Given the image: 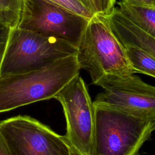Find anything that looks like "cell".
<instances>
[{
	"instance_id": "cell-1",
	"label": "cell",
	"mask_w": 155,
	"mask_h": 155,
	"mask_svg": "<svg viewBox=\"0 0 155 155\" xmlns=\"http://www.w3.org/2000/svg\"><path fill=\"white\" fill-rule=\"evenodd\" d=\"M81 69L74 54L39 69L0 76V113L54 98Z\"/></svg>"
},
{
	"instance_id": "cell-2",
	"label": "cell",
	"mask_w": 155,
	"mask_h": 155,
	"mask_svg": "<svg viewBox=\"0 0 155 155\" xmlns=\"http://www.w3.org/2000/svg\"><path fill=\"white\" fill-rule=\"evenodd\" d=\"M77 50L79 65L88 73L94 85L105 76L125 77L134 73L124 47L101 16L89 20Z\"/></svg>"
},
{
	"instance_id": "cell-3",
	"label": "cell",
	"mask_w": 155,
	"mask_h": 155,
	"mask_svg": "<svg viewBox=\"0 0 155 155\" xmlns=\"http://www.w3.org/2000/svg\"><path fill=\"white\" fill-rule=\"evenodd\" d=\"M92 155H138L155 130V121L94 106Z\"/></svg>"
},
{
	"instance_id": "cell-4",
	"label": "cell",
	"mask_w": 155,
	"mask_h": 155,
	"mask_svg": "<svg viewBox=\"0 0 155 155\" xmlns=\"http://www.w3.org/2000/svg\"><path fill=\"white\" fill-rule=\"evenodd\" d=\"M77 47L64 41L16 27L12 29L0 67V76L44 67L76 54Z\"/></svg>"
},
{
	"instance_id": "cell-5",
	"label": "cell",
	"mask_w": 155,
	"mask_h": 155,
	"mask_svg": "<svg viewBox=\"0 0 155 155\" xmlns=\"http://www.w3.org/2000/svg\"><path fill=\"white\" fill-rule=\"evenodd\" d=\"M0 134L11 155H70L65 136L28 116L1 121Z\"/></svg>"
},
{
	"instance_id": "cell-6",
	"label": "cell",
	"mask_w": 155,
	"mask_h": 155,
	"mask_svg": "<svg viewBox=\"0 0 155 155\" xmlns=\"http://www.w3.org/2000/svg\"><path fill=\"white\" fill-rule=\"evenodd\" d=\"M104 91L97 94L94 106L113 109L133 117L155 121V86L139 76H105L95 84Z\"/></svg>"
},
{
	"instance_id": "cell-7",
	"label": "cell",
	"mask_w": 155,
	"mask_h": 155,
	"mask_svg": "<svg viewBox=\"0 0 155 155\" xmlns=\"http://www.w3.org/2000/svg\"><path fill=\"white\" fill-rule=\"evenodd\" d=\"M89 20L45 0H23L18 27L77 47Z\"/></svg>"
},
{
	"instance_id": "cell-8",
	"label": "cell",
	"mask_w": 155,
	"mask_h": 155,
	"mask_svg": "<svg viewBox=\"0 0 155 155\" xmlns=\"http://www.w3.org/2000/svg\"><path fill=\"white\" fill-rule=\"evenodd\" d=\"M54 99L63 108L68 144L83 155H92L94 107L83 79L79 74L75 76Z\"/></svg>"
},
{
	"instance_id": "cell-9",
	"label": "cell",
	"mask_w": 155,
	"mask_h": 155,
	"mask_svg": "<svg viewBox=\"0 0 155 155\" xmlns=\"http://www.w3.org/2000/svg\"><path fill=\"white\" fill-rule=\"evenodd\" d=\"M119 10L140 29L155 39V7H140L118 2Z\"/></svg>"
},
{
	"instance_id": "cell-10",
	"label": "cell",
	"mask_w": 155,
	"mask_h": 155,
	"mask_svg": "<svg viewBox=\"0 0 155 155\" xmlns=\"http://www.w3.org/2000/svg\"><path fill=\"white\" fill-rule=\"evenodd\" d=\"M123 46L134 73H143L155 78V57L139 47Z\"/></svg>"
},
{
	"instance_id": "cell-11",
	"label": "cell",
	"mask_w": 155,
	"mask_h": 155,
	"mask_svg": "<svg viewBox=\"0 0 155 155\" xmlns=\"http://www.w3.org/2000/svg\"><path fill=\"white\" fill-rule=\"evenodd\" d=\"M22 7L23 0H0V21L12 29L17 27Z\"/></svg>"
},
{
	"instance_id": "cell-12",
	"label": "cell",
	"mask_w": 155,
	"mask_h": 155,
	"mask_svg": "<svg viewBox=\"0 0 155 155\" xmlns=\"http://www.w3.org/2000/svg\"><path fill=\"white\" fill-rule=\"evenodd\" d=\"M93 15L107 16L115 8L116 0H79Z\"/></svg>"
},
{
	"instance_id": "cell-13",
	"label": "cell",
	"mask_w": 155,
	"mask_h": 155,
	"mask_svg": "<svg viewBox=\"0 0 155 155\" xmlns=\"http://www.w3.org/2000/svg\"><path fill=\"white\" fill-rule=\"evenodd\" d=\"M90 19L93 15L79 0H45Z\"/></svg>"
},
{
	"instance_id": "cell-14",
	"label": "cell",
	"mask_w": 155,
	"mask_h": 155,
	"mask_svg": "<svg viewBox=\"0 0 155 155\" xmlns=\"http://www.w3.org/2000/svg\"><path fill=\"white\" fill-rule=\"evenodd\" d=\"M12 28L0 21V67L7 48Z\"/></svg>"
},
{
	"instance_id": "cell-15",
	"label": "cell",
	"mask_w": 155,
	"mask_h": 155,
	"mask_svg": "<svg viewBox=\"0 0 155 155\" xmlns=\"http://www.w3.org/2000/svg\"><path fill=\"white\" fill-rule=\"evenodd\" d=\"M128 4L140 7H153L152 0H123Z\"/></svg>"
},
{
	"instance_id": "cell-16",
	"label": "cell",
	"mask_w": 155,
	"mask_h": 155,
	"mask_svg": "<svg viewBox=\"0 0 155 155\" xmlns=\"http://www.w3.org/2000/svg\"><path fill=\"white\" fill-rule=\"evenodd\" d=\"M0 155H11L5 142L0 134Z\"/></svg>"
},
{
	"instance_id": "cell-17",
	"label": "cell",
	"mask_w": 155,
	"mask_h": 155,
	"mask_svg": "<svg viewBox=\"0 0 155 155\" xmlns=\"http://www.w3.org/2000/svg\"><path fill=\"white\" fill-rule=\"evenodd\" d=\"M70 155H83L81 153H80L78 150H76L72 147H70Z\"/></svg>"
},
{
	"instance_id": "cell-18",
	"label": "cell",
	"mask_w": 155,
	"mask_h": 155,
	"mask_svg": "<svg viewBox=\"0 0 155 155\" xmlns=\"http://www.w3.org/2000/svg\"><path fill=\"white\" fill-rule=\"evenodd\" d=\"M152 1H153V5L155 7V0H152Z\"/></svg>"
}]
</instances>
